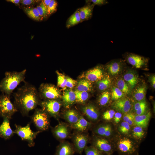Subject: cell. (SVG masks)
I'll return each instance as SVG.
<instances>
[{
    "mask_svg": "<svg viewBox=\"0 0 155 155\" xmlns=\"http://www.w3.org/2000/svg\"><path fill=\"white\" fill-rule=\"evenodd\" d=\"M84 150L86 155H104L102 152L92 145L86 146Z\"/></svg>",
    "mask_w": 155,
    "mask_h": 155,
    "instance_id": "cell-41",
    "label": "cell"
},
{
    "mask_svg": "<svg viewBox=\"0 0 155 155\" xmlns=\"http://www.w3.org/2000/svg\"><path fill=\"white\" fill-rule=\"evenodd\" d=\"M52 131L54 136L59 140L66 138L69 133L67 125L64 123L58 124L53 128Z\"/></svg>",
    "mask_w": 155,
    "mask_h": 155,
    "instance_id": "cell-17",
    "label": "cell"
},
{
    "mask_svg": "<svg viewBox=\"0 0 155 155\" xmlns=\"http://www.w3.org/2000/svg\"><path fill=\"white\" fill-rule=\"evenodd\" d=\"M57 3L56 1L52 0L47 8L48 16L55 13L57 10Z\"/></svg>",
    "mask_w": 155,
    "mask_h": 155,
    "instance_id": "cell-43",
    "label": "cell"
},
{
    "mask_svg": "<svg viewBox=\"0 0 155 155\" xmlns=\"http://www.w3.org/2000/svg\"><path fill=\"white\" fill-rule=\"evenodd\" d=\"M92 123L86 120L82 115H80L78 121L71 125L74 129L81 132L84 131L90 128Z\"/></svg>",
    "mask_w": 155,
    "mask_h": 155,
    "instance_id": "cell-25",
    "label": "cell"
},
{
    "mask_svg": "<svg viewBox=\"0 0 155 155\" xmlns=\"http://www.w3.org/2000/svg\"><path fill=\"white\" fill-rule=\"evenodd\" d=\"M132 104V101L129 98L124 97L114 101L111 104V107L116 111L124 114L131 111Z\"/></svg>",
    "mask_w": 155,
    "mask_h": 155,
    "instance_id": "cell-11",
    "label": "cell"
},
{
    "mask_svg": "<svg viewBox=\"0 0 155 155\" xmlns=\"http://www.w3.org/2000/svg\"><path fill=\"white\" fill-rule=\"evenodd\" d=\"M3 118V122L0 125V137L7 140L12 137L14 133L10 125V120L6 118Z\"/></svg>",
    "mask_w": 155,
    "mask_h": 155,
    "instance_id": "cell-19",
    "label": "cell"
},
{
    "mask_svg": "<svg viewBox=\"0 0 155 155\" xmlns=\"http://www.w3.org/2000/svg\"><path fill=\"white\" fill-rule=\"evenodd\" d=\"M15 126L14 133L17 134L22 140L27 141L29 146H34L35 144L34 140L40 132L33 131L30 129L29 123L24 127L16 124Z\"/></svg>",
    "mask_w": 155,
    "mask_h": 155,
    "instance_id": "cell-7",
    "label": "cell"
},
{
    "mask_svg": "<svg viewBox=\"0 0 155 155\" xmlns=\"http://www.w3.org/2000/svg\"><path fill=\"white\" fill-rule=\"evenodd\" d=\"M10 96L2 93L0 95V115L10 120L18 111L10 99Z\"/></svg>",
    "mask_w": 155,
    "mask_h": 155,
    "instance_id": "cell-5",
    "label": "cell"
},
{
    "mask_svg": "<svg viewBox=\"0 0 155 155\" xmlns=\"http://www.w3.org/2000/svg\"><path fill=\"white\" fill-rule=\"evenodd\" d=\"M13 103L23 116L35 109L40 101L38 90L34 85L25 82L13 94Z\"/></svg>",
    "mask_w": 155,
    "mask_h": 155,
    "instance_id": "cell-1",
    "label": "cell"
},
{
    "mask_svg": "<svg viewBox=\"0 0 155 155\" xmlns=\"http://www.w3.org/2000/svg\"><path fill=\"white\" fill-rule=\"evenodd\" d=\"M150 82L154 88H155V76L154 75H152L150 77Z\"/></svg>",
    "mask_w": 155,
    "mask_h": 155,
    "instance_id": "cell-48",
    "label": "cell"
},
{
    "mask_svg": "<svg viewBox=\"0 0 155 155\" xmlns=\"http://www.w3.org/2000/svg\"><path fill=\"white\" fill-rule=\"evenodd\" d=\"M147 134V129L140 126L134 125L131 127L129 137L140 144L146 137Z\"/></svg>",
    "mask_w": 155,
    "mask_h": 155,
    "instance_id": "cell-16",
    "label": "cell"
},
{
    "mask_svg": "<svg viewBox=\"0 0 155 155\" xmlns=\"http://www.w3.org/2000/svg\"><path fill=\"white\" fill-rule=\"evenodd\" d=\"M36 1L34 0H20V3L23 5H29L34 4Z\"/></svg>",
    "mask_w": 155,
    "mask_h": 155,
    "instance_id": "cell-47",
    "label": "cell"
},
{
    "mask_svg": "<svg viewBox=\"0 0 155 155\" xmlns=\"http://www.w3.org/2000/svg\"><path fill=\"white\" fill-rule=\"evenodd\" d=\"M152 116L150 111L141 115H135L134 119V125L141 127L147 129Z\"/></svg>",
    "mask_w": 155,
    "mask_h": 155,
    "instance_id": "cell-21",
    "label": "cell"
},
{
    "mask_svg": "<svg viewBox=\"0 0 155 155\" xmlns=\"http://www.w3.org/2000/svg\"><path fill=\"white\" fill-rule=\"evenodd\" d=\"M131 111L135 115L144 114L148 111V105L145 100L133 102Z\"/></svg>",
    "mask_w": 155,
    "mask_h": 155,
    "instance_id": "cell-20",
    "label": "cell"
},
{
    "mask_svg": "<svg viewBox=\"0 0 155 155\" xmlns=\"http://www.w3.org/2000/svg\"><path fill=\"white\" fill-rule=\"evenodd\" d=\"M111 98V94L109 92H103L99 96L97 100V103L100 106H105L109 103Z\"/></svg>",
    "mask_w": 155,
    "mask_h": 155,
    "instance_id": "cell-33",
    "label": "cell"
},
{
    "mask_svg": "<svg viewBox=\"0 0 155 155\" xmlns=\"http://www.w3.org/2000/svg\"><path fill=\"white\" fill-rule=\"evenodd\" d=\"M51 1V0H42L41 3L43 4L47 8Z\"/></svg>",
    "mask_w": 155,
    "mask_h": 155,
    "instance_id": "cell-49",
    "label": "cell"
},
{
    "mask_svg": "<svg viewBox=\"0 0 155 155\" xmlns=\"http://www.w3.org/2000/svg\"><path fill=\"white\" fill-rule=\"evenodd\" d=\"M131 127L128 124L122 120L116 127L118 134L128 137H130Z\"/></svg>",
    "mask_w": 155,
    "mask_h": 155,
    "instance_id": "cell-28",
    "label": "cell"
},
{
    "mask_svg": "<svg viewBox=\"0 0 155 155\" xmlns=\"http://www.w3.org/2000/svg\"><path fill=\"white\" fill-rule=\"evenodd\" d=\"M125 57L128 63L137 68L146 66L148 62V59L133 53H127Z\"/></svg>",
    "mask_w": 155,
    "mask_h": 155,
    "instance_id": "cell-14",
    "label": "cell"
},
{
    "mask_svg": "<svg viewBox=\"0 0 155 155\" xmlns=\"http://www.w3.org/2000/svg\"><path fill=\"white\" fill-rule=\"evenodd\" d=\"M111 80L108 75H107L97 82V84L98 89L100 90H104L110 86Z\"/></svg>",
    "mask_w": 155,
    "mask_h": 155,
    "instance_id": "cell-36",
    "label": "cell"
},
{
    "mask_svg": "<svg viewBox=\"0 0 155 155\" xmlns=\"http://www.w3.org/2000/svg\"><path fill=\"white\" fill-rule=\"evenodd\" d=\"M75 95V102L83 104L88 100L89 97L88 92H86L80 91L75 90L74 91Z\"/></svg>",
    "mask_w": 155,
    "mask_h": 155,
    "instance_id": "cell-35",
    "label": "cell"
},
{
    "mask_svg": "<svg viewBox=\"0 0 155 155\" xmlns=\"http://www.w3.org/2000/svg\"><path fill=\"white\" fill-rule=\"evenodd\" d=\"M39 15L43 20L46 18L48 16L47 8L41 3L36 7Z\"/></svg>",
    "mask_w": 155,
    "mask_h": 155,
    "instance_id": "cell-42",
    "label": "cell"
},
{
    "mask_svg": "<svg viewBox=\"0 0 155 155\" xmlns=\"http://www.w3.org/2000/svg\"><path fill=\"white\" fill-rule=\"evenodd\" d=\"M48 115L56 117L60 111L61 104L57 99L44 100L40 101L39 105Z\"/></svg>",
    "mask_w": 155,
    "mask_h": 155,
    "instance_id": "cell-10",
    "label": "cell"
},
{
    "mask_svg": "<svg viewBox=\"0 0 155 155\" xmlns=\"http://www.w3.org/2000/svg\"><path fill=\"white\" fill-rule=\"evenodd\" d=\"M124 62L121 60L112 61L106 65V67L109 73L112 75L118 74L120 72Z\"/></svg>",
    "mask_w": 155,
    "mask_h": 155,
    "instance_id": "cell-24",
    "label": "cell"
},
{
    "mask_svg": "<svg viewBox=\"0 0 155 155\" xmlns=\"http://www.w3.org/2000/svg\"><path fill=\"white\" fill-rule=\"evenodd\" d=\"M76 84L77 81L69 77L67 78L66 87L71 89L74 87Z\"/></svg>",
    "mask_w": 155,
    "mask_h": 155,
    "instance_id": "cell-45",
    "label": "cell"
},
{
    "mask_svg": "<svg viewBox=\"0 0 155 155\" xmlns=\"http://www.w3.org/2000/svg\"><path fill=\"white\" fill-rule=\"evenodd\" d=\"M89 140L88 135L83 133H78L73 138V147L75 152L81 154L87 146Z\"/></svg>",
    "mask_w": 155,
    "mask_h": 155,
    "instance_id": "cell-12",
    "label": "cell"
},
{
    "mask_svg": "<svg viewBox=\"0 0 155 155\" xmlns=\"http://www.w3.org/2000/svg\"><path fill=\"white\" fill-rule=\"evenodd\" d=\"M24 10L27 15L32 19L37 21L42 20L36 7H24Z\"/></svg>",
    "mask_w": 155,
    "mask_h": 155,
    "instance_id": "cell-31",
    "label": "cell"
},
{
    "mask_svg": "<svg viewBox=\"0 0 155 155\" xmlns=\"http://www.w3.org/2000/svg\"><path fill=\"white\" fill-rule=\"evenodd\" d=\"M57 74V86L65 90L66 88V84L67 78L63 74L59 73L57 71H56Z\"/></svg>",
    "mask_w": 155,
    "mask_h": 155,
    "instance_id": "cell-39",
    "label": "cell"
},
{
    "mask_svg": "<svg viewBox=\"0 0 155 155\" xmlns=\"http://www.w3.org/2000/svg\"><path fill=\"white\" fill-rule=\"evenodd\" d=\"M62 97L63 104L66 108H69L75 102L76 97L74 91L71 89L64 91Z\"/></svg>",
    "mask_w": 155,
    "mask_h": 155,
    "instance_id": "cell-22",
    "label": "cell"
},
{
    "mask_svg": "<svg viewBox=\"0 0 155 155\" xmlns=\"http://www.w3.org/2000/svg\"><path fill=\"white\" fill-rule=\"evenodd\" d=\"M123 79L131 90L135 88L138 82L137 76L131 71L126 73L123 76Z\"/></svg>",
    "mask_w": 155,
    "mask_h": 155,
    "instance_id": "cell-29",
    "label": "cell"
},
{
    "mask_svg": "<svg viewBox=\"0 0 155 155\" xmlns=\"http://www.w3.org/2000/svg\"><path fill=\"white\" fill-rule=\"evenodd\" d=\"M95 5L93 4H89L78 9L82 22L91 18Z\"/></svg>",
    "mask_w": 155,
    "mask_h": 155,
    "instance_id": "cell-26",
    "label": "cell"
},
{
    "mask_svg": "<svg viewBox=\"0 0 155 155\" xmlns=\"http://www.w3.org/2000/svg\"><path fill=\"white\" fill-rule=\"evenodd\" d=\"M38 92L40 98L44 100L57 99L62 97L59 90L55 85L51 84H41Z\"/></svg>",
    "mask_w": 155,
    "mask_h": 155,
    "instance_id": "cell-9",
    "label": "cell"
},
{
    "mask_svg": "<svg viewBox=\"0 0 155 155\" xmlns=\"http://www.w3.org/2000/svg\"><path fill=\"white\" fill-rule=\"evenodd\" d=\"M112 141L119 155H138L140 144L130 137L118 133Z\"/></svg>",
    "mask_w": 155,
    "mask_h": 155,
    "instance_id": "cell-2",
    "label": "cell"
},
{
    "mask_svg": "<svg viewBox=\"0 0 155 155\" xmlns=\"http://www.w3.org/2000/svg\"><path fill=\"white\" fill-rule=\"evenodd\" d=\"M26 69L20 71H6L4 78L0 82V90L2 93L10 96L14 90L21 82H25Z\"/></svg>",
    "mask_w": 155,
    "mask_h": 155,
    "instance_id": "cell-3",
    "label": "cell"
},
{
    "mask_svg": "<svg viewBox=\"0 0 155 155\" xmlns=\"http://www.w3.org/2000/svg\"><path fill=\"white\" fill-rule=\"evenodd\" d=\"M75 152L73 145L63 141L57 147L55 155H73Z\"/></svg>",
    "mask_w": 155,
    "mask_h": 155,
    "instance_id": "cell-18",
    "label": "cell"
},
{
    "mask_svg": "<svg viewBox=\"0 0 155 155\" xmlns=\"http://www.w3.org/2000/svg\"><path fill=\"white\" fill-rule=\"evenodd\" d=\"M91 145L105 155H113L115 151L111 140L94 135L92 140Z\"/></svg>",
    "mask_w": 155,
    "mask_h": 155,
    "instance_id": "cell-4",
    "label": "cell"
},
{
    "mask_svg": "<svg viewBox=\"0 0 155 155\" xmlns=\"http://www.w3.org/2000/svg\"><path fill=\"white\" fill-rule=\"evenodd\" d=\"M111 94V98L114 101L124 97V94L117 87H116L112 88Z\"/></svg>",
    "mask_w": 155,
    "mask_h": 155,
    "instance_id": "cell-37",
    "label": "cell"
},
{
    "mask_svg": "<svg viewBox=\"0 0 155 155\" xmlns=\"http://www.w3.org/2000/svg\"><path fill=\"white\" fill-rule=\"evenodd\" d=\"M117 87L124 94H130L131 89L125 81L122 78L119 79L116 82Z\"/></svg>",
    "mask_w": 155,
    "mask_h": 155,
    "instance_id": "cell-34",
    "label": "cell"
},
{
    "mask_svg": "<svg viewBox=\"0 0 155 155\" xmlns=\"http://www.w3.org/2000/svg\"><path fill=\"white\" fill-rule=\"evenodd\" d=\"M31 119L38 131L41 132L49 128L50 125L49 115L42 109L36 108Z\"/></svg>",
    "mask_w": 155,
    "mask_h": 155,
    "instance_id": "cell-6",
    "label": "cell"
},
{
    "mask_svg": "<svg viewBox=\"0 0 155 155\" xmlns=\"http://www.w3.org/2000/svg\"><path fill=\"white\" fill-rule=\"evenodd\" d=\"M147 89L144 84L140 85L136 87L132 95V100L134 102L145 99Z\"/></svg>",
    "mask_w": 155,
    "mask_h": 155,
    "instance_id": "cell-23",
    "label": "cell"
},
{
    "mask_svg": "<svg viewBox=\"0 0 155 155\" xmlns=\"http://www.w3.org/2000/svg\"><path fill=\"white\" fill-rule=\"evenodd\" d=\"M94 135L112 140L118 133L116 127L112 122H105L96 126L93 130Z\"/></svg>",
    "mask_w": 155,
    "mask_h": 155,
    "instance_id": "cell-8",
    "label": "cell"
},
{
    "mask_svg": "<svg viewBox=\"0 0 155 155\" xmlns=\"http://www.w3.org/2000/svg\"><path fill=\"white\" fill-rule=\"evenodd\" d=\"M89 1V2H92V4H93L94 5H101L106 4L108 3L107 1L105 0H91Z\"/></svg>",
    "mask_w": 155,
    "mask_h": 155,
    "instance_id": "cell-46",
    "label": "cell"
},
{
    "mask_svg": "<svg viewBox=\"0 0 155 155\" xmlns=\"http://www.w3.org/2000/svg\"><path fill=\"white\" fill-rule=\"evenodd\" d=\"M135 115L131 111L123 115L122 120L127 123L131 127L134 125V119Z\"/></svg>",
    "mask_w": 155,
    "mask_h": 155,
    "instance_id": "cell-40",
    "label": "cell"
},
{
    "mask_svg": "<svg viewBox=\"0 0 155 155\" xmlns=\"http://www.w3.org/2000/svg\"><path fill=\"white\" fill-rule=\"evenodd\" d=\"M115 112V111L112 108L106 110L102 114V119L105 122H112Z\"/></svg>",
    "mask_w": 155,
    "mask_h": 155,
    "instance_id": "cell-38",
    "label": "cell"
},
{
    "mask_svg": "<svg viewBox=\"0 0 155 155\" xmlns=\"http://www.w3.org/2000/svg\"><path fill=\"white\" fill-rule=\"evenodd\" d=\"M123 115L120 112L116 111L112 121V123L115 127L122 120Z\"/></svg>",
    "mask_w": 155,
    "mask_h": 155,
    "instance_id": "cell-44",
    "label": "cell"
},
{
    "mask_svg": "<svg viewBox=\"0 0 155 155\" xmlns=\"http://www.w3.org/2000/svg\"><path fill=\"white\" fill-rule=\"evenodd\" d=\"M84 115L90 121L95 122L100 119V115L98 108L92 104H88L82 108Z\"/></svg>",
    "mask_w": 155,
    "mask_h": 155,
    "instance_id": "cell-13",
    "label": "cell"
},
{
    "mask_svg": "<svg viewBox=\"0 0 155 155\" xmlns=\"http://www.w3.org/2000/svg\"><path fill=\"white\" fill-rule=\"evenodd\" d=\"M85 79L92 82H97L104 76L102 69L100 66H97L87 71L84 76Z\"/></svg>",
    "mask_w": 155,
    "mask_h": 155,
    "instance_id": "cell-15",
    "label": "cell"
},
{
    "mask_svg": "<svg viewBox=\"0 0 155 155\" xmlns=\"http://www.w3.org/2000/svg\"><path fill=\"white\" fill-rule=\"evenodd\" d=\"M6 1L8 2H11L17 5H19V3L20 1V0H7Z\"/></svg>",
    "mask_w": 155,
    "mask_h": 155,
    "instance_id": "cell-50",
    "label": "cell"
},
{
    "mask_svg": "<svg viewBox=\"0 0 155 155\" xmlns=\"http://www.w3.org/2000/svg\"><path fill=\"white\" fill-rule=\"evenodd\" d=\"M76 90L80 91L91 92L93 90L92 82L84 79L80 80L78 83Z\"/></svg>",
    "mask_w": 155,
    "mask_h": 155,
    "instance_id": "cell-30",
    "label": "cell"
},
{
    "mask_svg": "<svg viewBox=\"0 0 155 155\" xmlns=\"http://www.w3.org/2000/svg\"><path fill=\"white\" fill-rule=\"evenodd\" d=\"M80 115L75 110H69L66 111L64 115L65 119L71 125L75 123L79 120Z\"/></svg>",
    "mask_w": 155,
    "mask_h": 155,
    "instance_id": "cell-27",
    "label": "cell"
},
{
    "mask_svg": "<svg viewBox=\"0 0 155 155\" xmlns=\"http://www.w3.org/2000/svg\"><path fill=\"white\" fill-rule=\"evenodd\" d=\"M82 22L78 9L72 14L68 19L66 27L69 28Z\"/></svg>",
    "mask_w": 155,
    "mask_h": 155,
    "instance_id": "cell-32",
    "label": "cell"
}]
</instances>
